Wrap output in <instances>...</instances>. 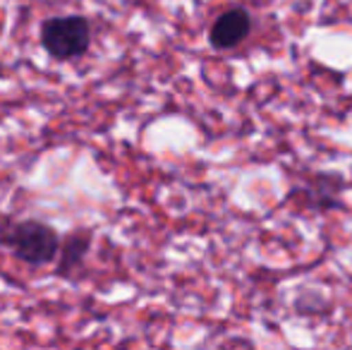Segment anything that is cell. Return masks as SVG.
<instances>
[{
  "label": "cell",
  "mask_w": 352,
  "mask_h": 350,
  "mask_svg": "<svg viewBox=\"0 0 352 350\" xmlns=\"http://www.w3.org/2000/svg\"><path fill=\"white\" fill-rule=\"evenodd\" d=\"M0 248L12 252L29 266H48L56 262L60 248V233L51 223L38 219L0 216Z\"/></svg>",
  "instance_id": "cell-1"
},
{
  "label": "cell",
  "mask_w": 352,
  "mask_h": 350,
  "mask_svg": "<svg viewBox=\"0 0 352 350\" xmlns=\"http://www.w3.org/2000/svg\"><path fill=\"white\" fill-rule=\"evenodd\" d=\"M38 43L53 61H77L91 48V22L84 14H56L41 22Z\"/></svg>",
  "instance_id": "cell-2"
},
{
  "label": "cell",
  "mask_w": 352,
  "mask_h": 350,
  "mask_svg": "<svg viewBox=\"0 0 352 350\" xmlns=\"http://www.w3.org/2000/svg\"><path fill=\"white\" fill-rule=\"evenodd\" d=\"M254 27V19H252L250 10L247 8H230L223 10L216 19H213L209 29V43L216 51H232L242 41H247Z\"/></svg>",
  "instance_id": "cell-3"
},
{
  "label": "cell",
  "mask_w": 352,
  "mask_h": 350,
  "mask_svg": "<svg viewBox=\"0 0 352 350\" xmlns=\"http://www.w3.org/2000/svg\"><path fill=\"white\" fill-rule=\"evenodd\" d=\"M94 245V230L91 228H72L60 238V248H58L56 257V276H72L74 271L82 269L87 262V254L91 252Z\"/></svg>",
  "instance_id": "cell-4"
},
{
  "label": "cell",
  "mask_w": 352,
  "mask_h": 350,
  "mask_svg": "<svg viewBox=\"0 0 352 350\" xmlns=\"http://www.w3.org/2000/svg\"><path fill=\"white\" fill-rule=\"evenodd\" d=\"M343 192V180L340 175H314L305 187L300 190L302 201L314 211H329L336 209Z\"/></svg>",
  "instance_id": "cell-5"
}]
</instances>
